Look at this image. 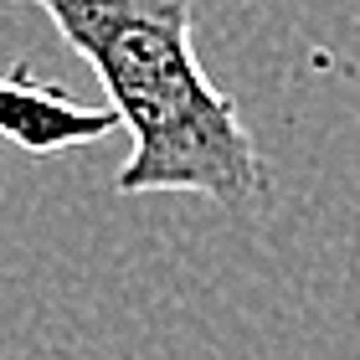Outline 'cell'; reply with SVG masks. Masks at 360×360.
<instances>
[{
  "instance_id": "obj_2",
  "label": "cell",
  "mask_w": 360,
  "mask_h": 360,
  "mask_svg": "<svg viewBox=\"0 0 360 360\" xmlns=\"http://www.w3.org/2000/svg\"><path fill=\"white\" fill-rule=\"evenodd\" d=\"M119 119L108 108H83L72 103L68 88L46 83L31 68L0 72V139H11L26 155H62L83 144L108 139Z\"/></svg>"
},
{
  "instance_id": "obj_1",
  "label": "cell",
  "mask_w": 360,
  "mask_h": 360,
  "mask_svg": "<svg viewBox=\"0 0 360 360\" xmlns=\"http://www.w3.org/2000/svg\"><path fill=\"white\" fill-rule=\"evenodd\" d=\"M37 6L98 72L108 113L129 129L119 195H206L252 217L268 201V165L237 103L206 77L191 41L195 0H15Z\"/></svg>"
}]
</instances>
